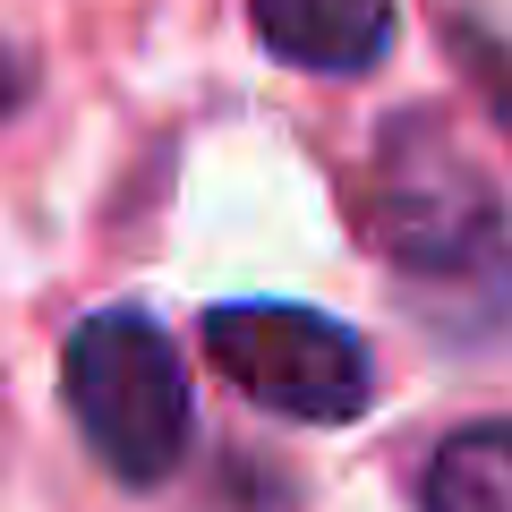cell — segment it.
<instances>
[{"label": "cell", "instance_id": "1", "mask_svg": "<svg viewBox=\"0 0 512 512\" xmlns=\"http://www.w3.org/2000/svg\"><path fill=\"white\" fill-rule=\"evenodd\" d=\"M367 239L402 274L444 282V291L504 299L512 282V222L487 171L444 137L436 120H402L376 146V197H367Z\"/></svg>", "mask_w": 512, "mask_h": 512}, {"label": "cell", "instance_id": "2", "mask_svg": "<svg viewBox=\"0 0 512 512\" xmlns=\"http://www.w3.org/2000/svg\"><path fill=\"white\" fill-rule=\"evenodd\" d=\"M60 384H69L77 436L94 444L120 487H163L188 453V367L171 350V333L137 308H103L69 333V359H60Z\"/></svg>", "mask_w": 512, "mask_h": 512}, {"label": "cell", "instance_id": "3", "mask_svg": "<svg viewBox=\"0 0 512 512\" xmlns=\"http://www.w3.org/2000/svg\"><path fill=\"white\" fill-rule=\"evenodd\" d=\"M205 350L214 367L248 393V402L282 410L299 427H350L367 402H376V367H367V342L350 325L316 308H291V299H239V308L205 316Z\"/></svg>", "mask_w": 512, "mask_h": 512}, {"label": "cell", "instance_id": "4", "mask_svg": "<svg viewBox=\"0 0 512 512\" xmlns=\"http://www.w3.org/2000/svg\"><path fill=\"white\" fill-rule=\"evenodd\" d=\"M256 43L291 69H325V77H359L384 60L393 43V0H248Z\"/></svg>", "mask_w": 512, "mask_h": 512}, {"label": "cell", "instance_id": "5", "mask_svg": "<svg viewBox=\"0 0 512 512\" xmlns=\"http://www.w3.org/2000/svg\"><path fill=\"white\" fill-rule=\"evenodd\" d=\"M427 512H512V427H461L427 461Z\"/></svg>", "mask_w": 512, "mask_h": 512}, {"label": "cell", "instance_id": "6", "mask_svg": "<svg viewBox=\"0 0 512 512\" xmlns=\"http://www.w3.org/2000/svg\"><path fill=\"white\" fill-rule=\"evenodd\" d=\"M18 111H26V60L9 52V43H0V128L18 120Z\"/></svg>", "mask_w": 512, "mask_h": 512}]
</instances>
